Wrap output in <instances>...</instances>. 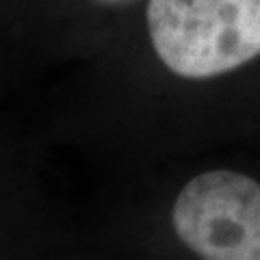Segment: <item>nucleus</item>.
I'll list each match as a JSON object with an SVG mask.
<instances>
[{"mask_svg": "<svg viewBox=\"0 0 260 260\" xmlns=\"http://www.w3.org/2000/svg\"><path fill=\"white\" fill-rule=\"evenodd\" d=\"M152 52L178 78L208 80L260 56V0H143Z\"/></svg>", "mask_w": 260, "mask_h": 260, "instance_id": "f257e3e1", "label": "nucleus"}, {"mask_svg": "<svg viewBox=\"0 0 260 260\" xmlns=\"http://www.w3.org/2000/svg\"><path fill=\"white\" fill-rule=\"evenodd\" d=\"M143 0H0V26L44 32H80L139 7Z\"/></svg>", "mask_w": 260, "mask_h": 260, "instance_id": "7ed1b4c3", "label": "nucleus"}, {"mask_svg": "<svg viewBox=\"0 0 260 260\" xmlns=\"http://www.w3.org/2000/svg\"><path fill=\"white\" fill-rule=\"evenodd\" d=\"M174 230L204 260H260V184L213 169L195 176L172 210Z\"/></svg>", "mask_w": 260, "mask_h": 260, "instance_id": "f03ea898", "label": "nucleus"}]
</instances>
